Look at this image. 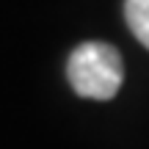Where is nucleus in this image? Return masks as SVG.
<instances>
[{
	"instance_id": "obj_2",
	"label": "nucleus",
	"mask_w": 149,
	"mask_h": 149,
	"mask_svg": "<svg viewBox=\"0 0 149 149\" xmlns=\"http://www.w3.org/2000/svg\"><path fill=\"white\" fill-rule=\"evenodd\" d=\"M124 19L133 36L149 50V0H124Z\"/></svg>"
},
{
	"instance_id": "obj_1",
	"label": "nucleus",
	"mask_w": 149,
	"mask_h": 149,
	"mask_svg": "<svg viewBox=\"0 0 149 149\" xmlns=\"http://www.w3.org/2000/svg\"><path fill=\"white\" fill-rule=\"evenodd\" d=\"M66 77L83 100H113L124 83L122 55L105 42H83L66 61Z\"/></svg>"
}]
</instances>
